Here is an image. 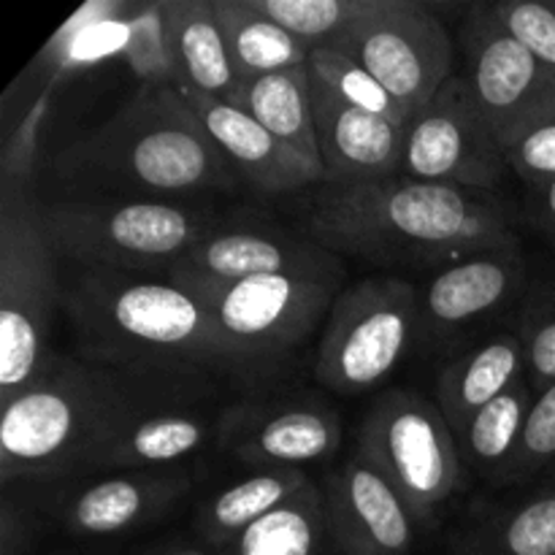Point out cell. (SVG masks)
<instances>
[{"label": "cell", "mask_w": 555, "mask_h": 555, "mask_svg": "<svg viewBox=\"0 0 555 555\" xmlns=\"http://www.w3.org/2000/svg\"><path fill=\"white\" fill-rule=\"evenodd\" d=\"M307 236L336 258L372 266L450 263L493 249H520L513 206L482 190L390 179V182L318 184L304 206Z\"/></svg>", "instance_id": "1"}, {"label": "cell", "mask_w": 555, "mask_h": 555, "mask_svg": "<svg viewBox=\"0 0 555 555\" xmlns=\"http://www.w3.org/2000/svg\"><path fill=\"white\" fill-rule=\"evenodd\" d=\"M85 361L133 374H242L204 304L173 285L122 271H81L63 291Z\"/></svg>", "instance_id": "2"}, {"label": "cell", "mask_w": 555, "mask_h": 555, "mask_svg": "<svg viewBox=\"0 0 555 555\" xmlns=\"http://www.w3.org/2000/svg\"><path fill=\"white\" fill-rule=\"evenodd\" d=\"M125 374L49 352L36 377L0 404V482H43L87 469L130 417L160 404L163 393Z\"/></svg>", "instance_id": "3"}, {"label": "cell", "mask_w": 555, "mask_h": 555, "mask_svg": "<svg viewBox=\"0 0 555 555\" xmlns=\"http://www.w3.org/2000/svg\"><path fill=\"white\" fill-rule=\"evenodd\" d=\"M63 160L74 177L106 190L108 198L184 201L228 190L238 179L177 85H141Z\"/></svg>", "instance_id": "4"}, {"label": "cell", "mask_w": 555, "mask_h": 555, "mask_svg": "<svg viewBox=\"0 0 555 555\" xmlns=\"http://www.w3.org/2000/svg\"><path fill=\"white\" fill-rule=\"evenodd\" d=\"M43 228L57 258L81 271L150 274L166 271L201 238L225 222L182 201L76 198L41 206Z\"/></svg>", "instance_id": "5"}, {"label": "cell", "mask_w": 555, "mask_h": 555, "mask_svg": "<svg viewBox=\"0 0 555 555\" xmlns=\"http://www.w3.org/2000/svg\"><path fill=\"white\" fill-rule=\"evenodd\" d=\"M57 253L33 190H0V404L14 399L49 358L63 307Z\"/></svg>", "instance_id": "6"}, {"label": "cell", "mask_w": 555, "mask_h": 555, "mask_svg": "<svg viewBox=\"0 0 555 555\" xmlns=\"http://www.w3.org/2000/svg\"><path fill=\"white\" fill-rule=\"evenodd\" d=\"M417 331L421 291L404 276H366L336 296L314 358V377L334 393H369L417 347Z\"/></svg>", "instance_id": "7"}, {"label": "cell", "mask_w": 555, "mask_h": 555, "mask_svg": "<svg viewBox=\"0 0 555 555\" xmlns=\"http://www.w3.org/2000/svg\"><path fill=\"white\" fill-rule=\"evenodd\" d=\"M358 453L366 455L404 496L421 529H434L461 488L464 459L459 437L437 401L406 388L374 399L358 428Z\"/></svg>", "instance_id": "8"}, {"label": "cell", "mask_w": 555, "mask_h": 555, "mask_svg": "<svg viewBox=\"0 0 555 555\" xmlns=\"http://www.w3.org/2000/svg\"><path fill=\"white\" fill-rule=\"evenodd\" d=\"M345 274L253 276L198 298L242 374L280 366L331 312Z\"/></svg>", "instance_id": "9"}, {"label": "cell", "mask_w": 555, "mask_h": 555, "mask_svg": "<svg viewBox=\"0 0 555 555\" xmlns=\"http://www.w3.org/2000/svg\"><path fill=\"white\" fill-rule=\"evenodd\" d=\"M331 47L366 68L410 119L455 74L453 38L421 0H363L361 14Z\"/></svg>", "instance_id": "10"}, {"label": "cell", "mask_w": 555, "mask_h": 555, "mask_svg": "<svg viewBox=\"0 0 555 555\" xmlns=\"http://www.w3.org/2000/svg\"><path fill=\"white\" fill-rule=\"evenodd\" d=\"M466 70L502 150L555 122V68L504 30L493 3H475L459 33Z\"/></svg>", "instance_id": "11"}, {"label": "cell", "mask_w": 555, "mask_h": 555, "mask_svg": "<svg viewBox=\"0 0 555 555\" xmlns=\"http://www.w3.org/2000/svg\"><path fill=\"white\" fill-rule=\"evenodd\" d=\"M509 168L475 90L453 74L406 122L401 177L493 193Z\"/></svg>", "instance_id": "12"}, {"label": "cell", "mask_w": 555, "mask_h": 555, "mask_svg": "<svg viewBox=\"0 0 555 555\" xmlns=\"http://www.w3.org/2000/svg\"><path fill=\"white\" fill-rule=\"evenodd\" d=\"M529 280L524 249H493L439 269L421 291L417 347L450 350L493 314L520 304Z\"/></svg>", "instance_id": "13"}, {"label": "cell", "mask_w": 555, "mask_h": 555, "mask_svg": "<svg viewBox=\"0 0 555 555\" xmlns=\"http://www.w3.org/2000/svg\"><path fill=\"white\" fill-rule=\"evenodd\" d=\"M269 274H345L339 258L309 236L285 231L217 228L168 269L166 280L195 298L225 291L253 276Z\"/></svg>", "instance_id": "14"}, {"label": "cell", "mask_w": 555, "mask_h": 555, "mask_svg": "<svg viewBox=\"0 0 555 555\" xmlns=\"http://www.w3.org/2000/svg\"><path fill=\"white\" fill-rule=\"evenodd\" d=\"M222 450L255 469L323 461L339 450L341 423L320 399L247 401L222 415Z\"/></svg>", "instance_id": "15"}, {"label": "cell", "mask_w": 555, "mask_h": 555, "mask_svg": "<svg viewBox=\"0 0 555 555\" xmlns=\"http://www.w3.org/2000/svg\"><path fill=\"white\" fill-rule=\"evenodd\" d=\"M323 496L331 545L339 555H410L415 547V513L358 450L331 472Z\"/></svg>", "instance_id": "16"}, {"label": "cell", "mask_w": 555, "mask_h": 555, "mask_svg": "<svg viewBox=\"0 0 555 555\" xmlns=\"http://www.w3.org/2000/svg\"><path fill=\"white\" fill-rule=\"evenodd\" d=\"M193 488L182 469L117 472L54 496L52 513L76 537H114L155 524Z\"/></svg>", "instance_id": "17"}, {"label": "cell", "mask_w": 555, "mask_h": 555, "mask_svg": "<svg viewBox=\"0 0 555 555\" xmlns=\"http://www.w3.org/2000/svg\"><path fill=\"white\" fill-rule=\"evenodd\" d=\"M312 108L320 160L325 168L323 184L356 188L401 177L406 128L363 108L347 106L314 81Z\"/></svg>", "instance_id": "18"}, {"label": "cell", "mask_w": 555, "mask_h": 555, "mask_svg": "<svg viewBox=\"0 0 555 555\" xmlns=\"http://www.w3.org/2000/svg\"><path fill=\"white\" fill-rule=\"evenodd\" d=\"M182 95L195 117L201 119L206 133L211 135V141L236 168L238 177L258 193L285 195L325 182L323 171L293 155L285 144H280L263 125L255 122L242 108L231 106L220 98L198 95V92H182Z\"/></svg>", "instance_id": "19"}, {"label": "cell", "mask_w": 555, "mask_h": 555, "mask_svg": "<svg viewBox=\"0 0 555 555\" xmlns=\"http://www.w3.org/2000/svg\"><path fill=\"white\" fill-rule=\"evenodd\" d=\"M160 11L173 85L182 92L231 101L242 81L222 38L215 0H163Z\"/></svg>", "instance_id": "20"}, {"label": "cell", "mask_w": 555, "mask_h": 555, "mask_svg": "<svg viewBox=\"0 0 555 555\" xmlns=\"http://www.w3.org/2000/svg\"><path fill=\"white\" fill-rule=\"evenodd\" d=\"M529 377L526 347L515 331H502L461 352L437 377V406L455 437L466 431L472 417L507 393L518 379Z\"/></svg>", "instance_id": "21"}, {"label": "cell", "mask_w": 555, "mask_h": 555, "mask_svg": "<svg viewBox=\"0 0 555 555\" xmlns=\"http://www.w3.org/2000/svg\"><path fill=\"white\" fill-rule=\"evenodd\" d=\"M211 434L215 431L209 421L195 410L152 404L130 417L128 426L92 459L87 469H168L184 455L204 448Z\"/></svg>", "instance_id": "22"}, {"label": "cell", "mask_w": 555, "mask_h": 555, "mask_svg": "<svg viewBox=\"0 0 555 555\" xmlns=\"http://www.w3.org/2000/svg\"><path fill=\"white\" fill-rule=\"evenodd\" d=\"M228 103L242 108L255 122L263 125L293 155H298L309 166L325 173L318 150L309 65H298V68L280 70V74L242 81Z\"/></svg>", "instance_id": "23"}, {"label": "cell", "mask_w": 555, "mask_h": 555, "mask_svg": "<svg viewBox=\"0 0 555 555\" xmlns=\"http://www.w3.org/2000/svg\"><path fill=\"white\" fill-rule=\"evenodd\" d=\"M448 555H555V486L472 518Z\"/></svg>", "instance_id": "24"}, {"label": "cell", "mask_w": 555, "mask_h": 555, "mask_svg": "<svg viewBox=\"0 0 555 555\" xmlns=\"http://www.w3.org/2000/svg\"><path fill=\"white\" fill-rule=\"evenodd\" d=\"M312 486L307 472L298 466H271L255 469L244 480L233 482L225 491L209 496L195 515V531L209 551H222L247 526L269 515L287 499Z\"/></svg>", "instance_id": "25"}, {"label": "cell", "mask_w": 555, "mask_h": 555, "mask_svg": "<svg viewBox=\"0 0 555 555\" xmlns=\"http://www.w3.org/2000/svg\"><path fill=\"white\" fill-rule=\"evenodd\" d=\"M215 11L238 81L260 79L309 63L312 49L260 14L249 0H215Z\"/></svg>", "instance_id": "26"}, {"label": "cell", "mask_w": 555, "mask_h": 555, "mask_svg": "<svg viewBox=\"0 0 555 555\" xmlns=\"http://www.w3.org/2000/svg\"><path fill=\"white\" fill-rule=\"evenodd\" d=\"M328 542L325 496L312 482L247 526L217 555H323Z\"/></svg>", "instance_id": "27"}, {"label": "cell", "mask_w": 555, "mask_h": 555, "mask_svg": "<svg viewBox=\"0 0 555 555\" xmlns=\"http://www.w3.org/2000/svg\"><path fill=\"white\" fill-rule=\"evenodd\" d=\"M135 11L139 5L128 9L119 0H108V3L95 0V3H87L79 14L70 16L47 47V57L52 60L54 68V85L74 70L90 68L103 60L125 54L130 36H133Z\"/></svg>", "instance_id": "28"}, {"label": "cell", "mask_w": 555, "mask_h": 555, "mask_svg": "<svg viewBox=\"0 0 555 555\" xmlns=\"http://www.w3.org/2000/svg\"><path fill=\"white\" fill-rule=\"evenodd\" d=\"M531 404H534V388H531L529 377H524L507 393L482 406L459 437L464 464L472 472H480V475L496 480V475L507 466L518 448Z\"/></svg>", "instance_id": "29"}, {"label": "cell", "mask_w": 555, "mask_h": 555, "mask_svg": "<svg viewBox=\"0 0 555 555\" xmlns=\"http://www.w3.org/2000/svg\"><path fill=\"white\" fill-rule=\"evenodd\" d=\"M307 65L309 79L323 87V90H328L334 98L345 101L347 106L377 114V117L390 119V122L401 125V128H406V122H410V117L399 106V101L366 68H361L356 60L347 57L339 49L314 47L309 52Z\"/></svg>", "instance_id": "30"}, {"label": "cell", "mask_w": 555, "mask_h": 555, "mask_svg": "<svg viewBox=\"0 0 555 555\" xmlns=\"http://www.w3.org/2000/svg\"><path fill=\"white\" fill-rule=\"evenodd\" d=\"M518 336L526 347L534 393L555 383V266L531 276L520 298Z\"/></svg>", "instance_id": "31"}, {"label": "cell", "mask_w": 555, "mask_h": 555, "mask_svg": "<svg viewBox=\"0 0 555 555\" xmlns=\"http://www.w3.org/2000/svg\"><path fill=\"white\" fill-rule=\"evenodd\" d=\"M309 49L331 47L361 14L363 0H249Z\"/></svg>", "instance_id": "32"}, {"label": "cell", "mask_w": 555, "mask_h": 555, "mask_svg": "<svg viewBox=\"0 0 555 555\" xmlns=\"http://www.w3.org/2000/svg\"><path fill=\"white\" fill-rule=\"evenodd\" d=\"M547 466L551 469L555 466V383L534 393V404L526 417L518 448L507 466L496 475V482L513 486V482L531 480L537 472L547 469Z\"/></svg>", "instance_id": "33"}, {"label": "cell", "mask_w": 555, "mask_h": 555, "mask_svg": "<svg viewBox=\"0 0 555 555\" xmlns=\"http://www.w3.org/2000/svg\"><path fill=\"white\" fill-rule=\"evenodd\" d=\"M54 81L36 98L30 112L22 117L14 133L5 139L3 157H0V190H33V168H36L38 144H41L43 119L49 114Z\"/></svg>", "instance_id": "34"}, {"label": "cell", "mask_w": 555, "mask_h": 555, "mask_svg": "<svg viewBox=\"0 0 555 555\" xmlns=\"http://www.w3.org/2000/svg\"><path fill=\"white\" fill-rule=\"evenodd\" d=\"M122 57L128 60L141 85H173L160 3L139 5L133 16V36Z\"/></svg>", "instance_id": "35"}, {"label": "cell", "mask_w": 555, "mask_h": 555, "mask_svg": "<svg viewBox=\"0 0 555 555\" xmlns=\"http://www.w3.org/2000/svg\"><path fill=\"white\" fill-rule=\"evenodd\" d=\"M493 11L509 36L555 68V0H499Z\"/></svg>", "instance_id": "36"}, {"label": "cell", "mask_w": 555, "mask_h": 555, "mask_svg": "<svg viewBox=\"0 0 555 555\" xmlns=\"http://www.w3.org/2000/svg\"><path fill=\"white\" fill-rule=\"evenodd\" d=\"M507 163L529 188L555 179V122L534 130L507 150Z\"/></svg>", "instance_id": "37"}, {"label": "cell", "mask_w": 555, "mask_h": 555, "mask_svg": "<svg viewBox=\"0 0 555 555\" xmlns=\"http://www.w3.org/2000/svg\"><path fill=\"white\" fill-rule=\"evenodd\" d=\"M529 211L534 225L555 242V179L529 188Z\"/></svg>", "instance_id": "38"}, {"label": "cell", "mask_w": 555, "mask_h": 555, "mask_svg": "<svg viewBox=\"0 0 555 555\" xmlns=\"http://www.w3.org/2000/svg\"><path fill=\"white\" fill-rule=\"evenodd\" d=\"M144 555H217L206 545H184V542H173V545H160L155 551H146Z\"/></svg>", "instance_id": "39"}, {"label": "cell", "mask_w": 555, "mask_h": 555, "mask_svg": "<svg viewBox=\"0 0 555 555\" xmlns=\"http://www.w3.org/2000/svg\"><path fill=\"white\" fill-rule=\"evenodd\" d=\"M553 472H555V466H553Z\"/></svg>", "instance_id": "40"}]
</instances>
